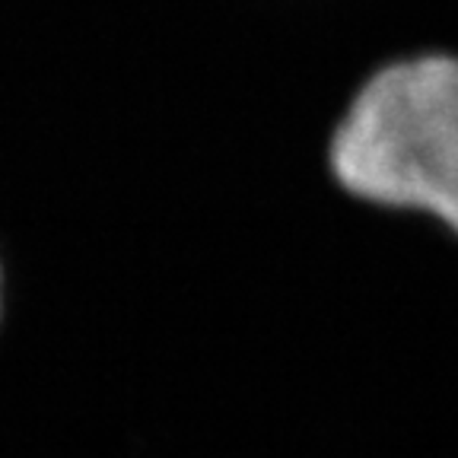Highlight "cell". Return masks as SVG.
I'll return each instance as SVG.
<instances>
[{"label": "cell", "instance_id": "cell-1", "mask_svg": "<svg viewBox=\"0 0 458 458\" xmlns=\"http://www.w3.org/2000/svg\"><path fill=\"white\" fill-rule=\"evenodd\" d=\"M331 172L353 198L458 220V67L445 55L394 61L353 96L331 137Z\"/></svg>", "mask_w": 458, "mask_h": 458}]
</instances>
